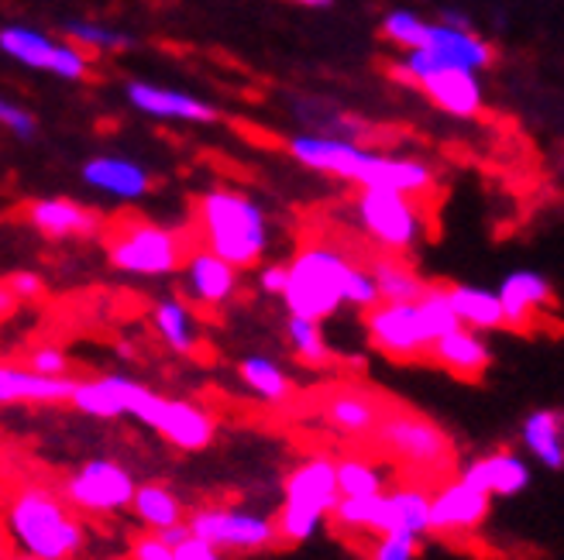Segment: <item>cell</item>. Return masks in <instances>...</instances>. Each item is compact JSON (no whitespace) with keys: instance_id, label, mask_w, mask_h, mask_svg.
Returning <instances> with one entry per match:
<instances>
[{"instance_id":"ffe728a7","label":"cell","mask_w":564,"mask_h":560,"mask_svg":"<svg viewBox=\"0 0 564 560\" xmlns=\"http://www.w3.org/2000/svg\"><path fill=\"white\" fill-rule=\"evenodd\" d=\"M165 443H173L183 454H200L217 437V419L207 406L189 403V399H173L169 396L165 416L155 430Z\"/></svg>"},{"instance_id":"d590c367","label":"cell","mask_w":564,"mask_h":560,"mask_svg":"<svg viewBox=\"0 0 564 560\" xmlns=\"http://www.w3.org/2000/svg\"><path fill=\"white\" fill-rule=\"evenodd\" d=\"M286 341H290L293 354L310 369H324L330 361V344L324 338V323L286 317Z\"/></svg>"},{"instance_id":"ab89813d","label":"cell","mask_w":564,"mask_h":560,"mask_svg":"<svg viewBox=\"0 0 564 560\" xmlns=\"http://www.w3.org/2000/svg\"><path fill=\"white\" fill-rule=\"evenodd\" d=\"M376 303H379V289H376L369 265H355L345 283V306H355V310L365 314V310H372Z\"/></svg>"},{"instance_id":"2e32d148","label":"cell","mask_w":564,"mask_h":560,"mask_svg":"<svg viewBox=\"0 0 564 560\" xmlns=\"http://www.w3.org/2000/svg\"><path fill=\"white\" fill-rule=\"evenodd\" d=\"M0 48H4L11 59L24 63V66L55 73L63 79H83L90 73V66H87V59H83L79 48L48 42L39 32H28V28H4V32H0Z\"/></svg>"},{"instance_id":"3957f363","label":"cell","mask_w":564,"mask_h":560,"mask_svg":"<svg viewBox=\"0 0 564 560\" xmlns=\"http://www.w3.org/2000/svg\"><path fill=\"white\" fill-rule=\"evenodd\" d=\"M196 228H200L204 248L210 255L224 259L238 272L262 265V259L269 255V217L248 193L224 186L207 189L196 200Z\"/></svg>"},{"instance_id":"b9f144b4","label":"cell","mask_w":564,"mask_h":560,"mask_svg":"<svg viewBox=\"0 0 564 560\" xmlns=\"http://www.w3.org/2000/svg\"><path fill=\"white\" fill-rule=\"evenodd\" d=\"M66 32L73 42H79L83 48H128L131 39L121 35V32H110V28H97V24H66Z\"/></svg>"},{"instance_id":"5b68a950","label":"cell","mask_w":564,"mask_h":560,"mask_svg":"<svg viewBox=\"0 0 564 560\" xmlns=\"http://www.w3.org/2000/svg\"><path fill=\"white\" fill-rule=\"evenodd\" d=\"M337 479H334V458L327 454H306L286 471L282 482V506L275 516L279 543L300 547L314 540L324 523L337 506Z\"/></svg>"},{"instance_id":"4fadbf2b","label":"cell","mask_w":564,"mask_h":560,"mask_svg":"<svg viewBox=\"0 0 564 560\" xmlns=\"http://www.w3.org/2000/svg\"><path fill=\"white\" fill-rule=\"evenodd\" d=\"M365 333L369 344L389 358V361H427L431 341L423 333L416 303H376L372 310H365Z\"/></svg>"},{"instance_id":"836d02e7","label":"cell","mask_w":564,"mask_h":560,"mask_svg":"<svg viewBox=\"0 0 564 560\" xmlns=\"http://www.w3.org/2000/svg\"><path fill=\"white\" fill-rule=\"evenodd\" d=\"M341 537H379L382 534V495L365 498H337L327 519Z\"/></svg>"},{"instance_id":"cb8c5ba5","label":"cell","mask_w":564,"mask_h":560,"mask_svg":"<svg viewBox=\"0 0 564 560\" xmlns=\"http://www.w3.org/2000/svg\"><path fill=\"white\" fill-rule=\"evenodd\" d=\"M128 100L141 110V114L162 118V121H189V124H214L217 121V107H210L207 100H196V97L180 94V90L152 87V83H131Z\"/></svg>"},{"instance_id":"7c38bea8","label":"cell","mask_w":564,"mask_h":560,"mask_svg":"<svg viewBox=\"0 0 564 560\" xmlns=\"http://www.w3.org/2000/svg\"><path fill=\"white\" fill-rule=\"evenodd\" d=\"M400 76L406 83H416L441 110H447V114H455V118H475L478 110H482V87H478L475 73L468 69L437 66L423 52H410Z\"/></svg>"},{"instance_id":"7bdbcfd3","label":"cell","mask_w":564,"mask_h":560,"mask_svg":"<svg viewBox=\"0 0 564 560\" xmlns=\"http://www.w3.org/2000/svg\"><path fill=\"white\" fill-rule=\"evenodd\" d=\"M4 286L11 289V296L18 299V306H21V303H35V299L45 296V278H42L39 272H32V268L11 272V275L4 278Z\"/></svg>"},{"instance_id":"5bb4252c","label":"cell","mask_w":564,"mask_h":560,"mask_svg":"<svg viewBox=\"0 0 564 560\" xmlns=\"http://www.w3.org/2000/svg\"><path fill=\"white\" fill-rule=\"evenodd\" d=\"M492 513V498L475 492L462 479L444 482L431 492V534L434 537H471Z\"/></svg>"},{"instance_id":"816d5d0a","label":"cell","mask_w":564,"mask_h":560,"mask_svg":"<svg viewBox=\"0 0 564 560\" xmlns=\"http://www.w3.org/2000/svg\"><path fill=\"white\" fill-rule=\"evenodd\" d=\"M8 560H32V557H24V553H18V557H8Z\"/></svg>"},{"instance_id":"52a82bcc","label":"cell","mask_w":564,"mask_h":560,"mask_svg":"<svg viewBox=\"0 0 564 560\" xmlns=\"http://www.w3.org/2000/svg\"><path fill=\"white\" fill-rule=\"evenodd\" d=\"M372 440L392 464H400L406 471L441 474L455 461V443H451L444 427H437L431 416L413 413V409L389 406L379 419Z\"/></svg>"},{"instance_id":"f546056e","label":"cell","mask_w":564,"mask_h":560,"mask_svg":"<svg viewBox=\"0 0 564 560\" xmlns=\"http://www.w3.org/2000/svg\"><path fill=\"white\" fill-rule=\"evenodd\" d=\"M238 378L248 396H256L265 406H286L293 399V378L269 354H245L238 361Z\"/></svg>"},{"instance_id":"484cf974","label":"cell","mask_w":564,"mask_h":560,"mask_svg":"<svg viewBox=\"0 0 564 560\" xmlns=\"http://www.w3.org/2000/svg\"><path fill=\"white\" fill-rule=\"evenodd\" d=\"M83 183L90 189L115 196V200H141L152 189L149 169H141L138 162L121 158V155H97L83 165Z\"/></svg>"},{"instance_id":"8fae6325","label":"cell","mask_w":564,"mask_h":560,"mask_svg":"<svg viewBox=\"0 0 564 560\" xmlns=\"http://www.w3.org/2000/svg\"><path fill=\"white\" fill-rule=\"evenodd\" d=\"M186 526L193 537L207 540L224 557H251L272 550L279 543L275 519L256 509H235V506H200L186 516Z\"/></svg>"},{"instance_id":"f35d334b","label":"cell","mask_w":564,"mask_h":560,"mask_svg":"<svg viewBox=\"0 0 564 560\" xmlns=\"http://www.w3.org/2000/svg\"><path fill=\"white\" fill-rule=\"evenodd\" d=\"M28 369L45 378H69L73 361L59 344H39V348H32V354H28Z\"/></svg>"},{"instance_id":"4316f807","label":"cell","mask_w":564,"mask_h":560,"mask_svg":"<svg viewBox=\"0 0 564 560\" xmlns=\"http://www.w3.org/2000/svg\"><path fill=\"white\" fill-rule=\"evenodd\" d=\"M382 534H431V488L423 485H397L382 492ZM379 534V537H382Z\"/></svg>"},{"instance_id":"83f0119b","label":"cell","mask_w":564,"mask_h":560,"mask_svg":"<svg viewBox=\"0 0 564 560\" xmlns=\"http://www.w3.org/2000/svg\"><path fill=\"white\" fill-rule=\"evenodd\" d=\"M420 52L427 55V59H434L437 66H458L468 73L492 63V48L486 42H478L475 35H468L465 28H434L431 24V42Z\"/></svg>"},{"instance_id":"d6986e66","label":"cell","mask_w":564,"mask_h":560,"mask_svg":"<svg viewBox=\"0 0 564 560\" xmlns=\"http://www.w3.org/2000/svg\"><path fill=\"white\" fill-rule=\"evenodd\" d=\"M389 406L376 396V392L369 388H337L327 396L321 416H324V424L334 430V433H341V437H351V440H365V437H372L376 427H379V419Z\"/></svg>"},{"instance_id":"bcb514c9","label":"cell","mask_w":564,"mask_h":560,"mask_svg":"<svg viewBox=\"0 0 564 560\" xmlns=\"http://www.w3.org/2000/svg\"><path fill=\"white\" fill-rule=\"evenodd\" d=\"M173 560H228L224 557L217 547H210L207 540H200V537H186L183 543H176L173 547Z\"/></svg>"},{"instance_id":"c3c4849f","label":"cell","mask_w":564,"mask_h":560,"mask_svg":"<svg viewBox=\"0 0 564 560\" xmlns=\"http://www.w3.org/2000/svg\"><path fill=\"white\" fill-rule=\"evenodd\" d=\"M18 314V299L11 296V289L0 283V320H11Z\"/></svg>"},{"instance_id":"f6af8a7d","label":"cell","mask_w":564,"mask_h":560,"mask_svg":"<svg viewBox=\"0 0 564 560\" xmlns=\"http://www.w3.org/2000/svg\"><path fill=\"white\" fill-rule=\"evenodd\" d=\"M128 560H173V547H165L159 534H141L131 540Z\"/></svg>"},{"instance_id":"e0dca14e","label":"cell","mask_w":564,"mask_h":560,"mask_svg":"<svg viewBox=\"0 0 564 560\" xmlns=\"http://www.w3.org/2000/svg\"><path fill=\"white\" fill-rule=\"evenodd\" d=\"M499 306L506 317V330L533 333L544 310H554V289L538 272H510L499 286Z\"/></svg>"},{"instance_id":"4dcf8cb0","label":"cell","mask_w":564,"mask_h":560,"mask_svg":"<svg viewBox=\"0 0 564 560\" xmlns=\"http://www.w3.org/2000/svg\"><path fill=\"white\" fill-rule=\"evenodd\" d=\"M523 447L551 471H564V416L554 409H538L523 419Z\"/></svg>"},{"instance_id":"d6a6232c","label":"cell","mask_w":564,"mask_h":560,"mask_svg":"<svg viewBox=\"0 0 564 560\" xmlns=\"http://www.w3.org/2000/svg\"><path fill=\"white\" fill-rule=\"evenodd\" d=\"M334 479L337 495L341 498H365V495H382L389 488L392 468L379 464L372 458H337L334 461Z\"/></svg>"},{"instance_id":"d4e9b609","label":"cell","mask_w":564,"mask_h":560,"mask_svg":"<svg viewBox=\"0 0 564 560\" xmlns=\"http://www.w3.org/2000/svg\"><path fill=\"white\" fill-rule=\"evenodd\" d=\"M149 320H152L155 338L173 354L189 358L200 348V320H196V310L180 293L159 296L149 310Z\"/></svg>"},{"instance_id":"ba28073f","label":"cell","mask_w":564,"mask_h":560,"mask_svg":"<svg viewBox=\"0 0 564 560\" xmlns=\"http://www.w3.org/2000/svg\"><path fill=\"white\" fill-rule=\"evenodd\" d=\"M69 406L90 419H121L131 416L138 419L145 430H159L169 396L155 392L152 385L138 382L131 375L121 372H107V375H94V378H76Z\"/></svg>"},{"instance_id":"44dd1931","label":"cell","mask_w":564,"mask_h":560,"mask_svg":"<svg viewBox=\"0 0 564 560\" xmlns=\"http://www.w3.org/2000/svg\"><path fill=\"white\" fill-rule=\"evenodd\" d=\"M69 378H45L28 365L14 361H0V406H59L69 403L73 392Z\"/></svg>"},{"instance_id":"f1b7e54d","label":"cell","mask_w":564,"mask_h":560,"mask_svg":"<svg viewBox=\"0 0 564 560\" xmlns=\"http://www.w3.org/2000/svg\"><path fill=\"white\" fill-rule=\"evenodd\" d=\"M131 513L141 526L149 529V534L173 529V526L186 523V516H189L186 502L162 482H138L134 498H131Z\"/></svg>"},{"instance_id":"603a6c76","label":"cell","mask_w":564,"mask_h":560,"mask_svg":"<svg viewBox=\"0 0 564 560\" xmlns=\"http://www.w3.org/2000/svg\"><path fill=\"white\" fill-rule=\"evenodd\" d=\"M458 479L471 485L475 492H482L489 498H513L530 485V468L520 454L513 451H496L486 458H475L462 468Z\"/></svg>"},{"instance_id":"681fc988","label":"cell","mask_w":564,"mask_h":560,"mask_svg":"<svg viewBox=\"0 0 564 560\" xmlns=\"http://www.w3.org/2000/svg\"><path fill=\"white\" fill-rule=\"evenodd\" d=\"M159 537H162V543H165V547H176V543H183V540L189 537V526H186V523H180V526H173V529H162Z\"/></svg>"},{"instance_id":"9a60e30c","label":"cell","mask_w":564,"mask_h":560,"mask_svg":"<svg viewBox=\"0 0 564 560\" xmlns=\"http://www.w3.org/2000/svg\"><path fill=\"white\" fill-rule=\"evenodd\" d=\"M180 272H183V299L189 306L193 303L204 306V310H220V306H228L241 286V272L224 259L210 255L207 248H193Z\"/></svg>"},{"instance_id":"74e56055","label":"cell","mask_w":564,"mask_h":560,"mask_svg":"<svg viewBox=\"0 0 564 560\" xmlns=\"http://www.w3.org/2000/svg\"><path fill=\"white\" fill-rule=\"evenodd\" d=\"M386 35L397 45L410 48V52H420V48H427V42H431V24H423L420 18H413L406 11H397V14L386 18Z\"/></svg>"},{"instance_id":"6da1fadb","label":"cell","mask_w":564,"mask_h":560,"mask_svg":"<svg viewBox=\"0 0 564 560\" xmlns=\"http://www.w3.org/2000/svg\"><path fill=\"white\" fill-rule=\"evenodd\" d=\"M290 155L306 169L355 183L358 189H389L400 196H423L434 189V173L416 158H392L369 152L345 138L296 134L290 142Z\"/></svg>"},{"instance_id":"e575fe53","label":"cell","mask_w":564,"mask_h":560,"mask_svg":"<svg viewBox=\"0 0 564 560\" xmlns=\"http://www.w3.org/2000/svg\"><path fill=\"white\" fill-rule=\"evenodd\" d=\"M372 278H376V289H379V303H416L423 296L431 283L423 278L400 259H376L369 265Z\"/></svg>"},{"instance_id":"8992f818","label":"cell","mask_w":564,"mask_h":560,"mask_svg":"<svg viewBox=\"0 0 564 560\" xmlns=\"http://www.w3.org/2000/svg\"><path fill=\"white\" fill-rule=\"evenodd\" d=\"M107 262L131 278H169L186 262V241L180 231L155 220H121L107 234Z\"/></svg>"},{"instance_id":"7dc6e473","label":"cell","mask_w":564,"mask_h":560,"mask_svg":"<svg viewBox=\"0 0 564 560\" xmlns=\"http://www.w3.org/2000/svg\"><path fill=\"white\" fill-rule=\"evenodd\" d=\"M256 286H259V293L279 299L282 289H286V265H282V262H265V265H259Z\"/></svg>"},{"instance_id":"30bf717a","label":"cell","mask_w":564,"mask_h":560,"mask_svg":"<svg viewBox=\"0 0 564 560\" xmlns=\"http://www.w3.org/2000/svg\"><path fill=\"white\" fill-rule=\"evenodd\" d=\"M138 479L115 458H90L73 468L63 482V498L83 516H118L131 509Z\"/></svg>"},{"instance_id":"7a4b0ae2","label":"cell","mask_w":564,"mask_h":560,"mask_svg":"<svg viewBox=\"0 0 564 560\" xmlns=\"http://www.w3.org/2000/svg\"><path fill=\"white\" fill-rule=\"evenodd\" d=\"M4 526L18 553L32 560H76L87 550V526L59 492L45 485L18 488L8 502Z\"/></svg>"},{"instance_id":"277c9868","label":"cell","mask_w":564,"mask_h":560,"mask_svg":"<svg viewBox=\"0 0 564 560\" xmlns=\"http://www.w3.org/2000/svg\"><path fill=\"white\" fill-rule=\"evenodd\" d=\"M355 262L330 241H310L286 262L282 306L290 317L324 323L345 306V283Z\"/></svg>"},{"instance_id":"7402d4cb","label":"cell","mask_w":564,"mask_h":560,"mask_svg":"<svg viewBox=\"0 0 564 560\" xmlns=\"http://www.w3.org/2000/svg\"><path fill=\"white\" fill-rule=\"evenodd\" d=\"M427 361H434L437 369L451 372L455 378L478 382L492 365V351L482 341V333H475L468 327H455L451 333H444V338H437L431 344Z\"/></svg>"},{"instance_id":"60d3db41","label":"cell","mask_w":564,"mask_h":560,"mask_svg":"<svg viewBox=\"0 0 564 560\" xmlns=\"http://www.w3.org/2000/svg\"><path fill=\"white\" fill-rule=\"evenodd\" d=\"M420 537L410 534H382L369 547V560H416Z\"/></svg>"},{"instance_id":"ac0fdd59","label":"cell","mask_w":564,"mask_h":560,"mask_svg":"<svg viewBox=\"0 0 564 560\" xmlns=\"http://www.w3.org/2000/svg\"><path fill=\"white\" fill-rule=\"evenodd\" d=\"M28 223L48 241H87L100 234V213L83 207L69 196H45V200H32L24 210Z\"/></svg>"},{"instance_id":"f907efd6","label":"cell","mask_w":564,"mask_h":560,"mask_svg":"<svg viewBox=\"0 0 564 560\" xmlns=\"http://www.w3.org/2000/svg\"><path fill=\"white\" fill-rule=\"evenodd\" d=\"M296 4H306V8H327L330 0H296Z\"/></svg>"},{"instance_id":"1f68e13d","label":"cell","mask_w":564,"mask_h":560,"mask_svg":"<svg viewBox=\"0 0 564 560\" xmlns=\"http://www.w3.org/2000/svg\"><path fill=\"white\" fill-rule=\"evenodd\" d=\"M447 299H451V310H455L462 327H468L475 333L506 330V317H502V306H499L496 293L478 289V286H447Z\"/></svg>"},{"instance_id":"ee69618b","label":"cell","mask_w":564,"mask_h":560,"mask_svg":"<svg viewBox=\"0 0 564 560\" xmlns=\"http://www.w3.org/2000/svg\"><path fill=\"white\" fill-rule=\"evenodd\" d=\"M0 128H8L11 134H18V138H32L35 131H39V121L28 114L24 107H18V103H11V100H4L0 97Z\"/></svg>"},{"instance_id":"9c48e42d","label":"cell","mask_w":564,"mask_h":560,"mask_svg":"<svg viewBox=\"0 0 564 560\" xmlns=\"http://www.w3.org/2000/svg\"><path fill=\"white\" fill-rule=\"evenodd\" d=\"M355 220L361 234L372 244H379L389 259L410 255L423 241V213L410 196L389 193V189H361L355 196Z\"/></svg>"},{"instance_id":"8d00e7d4","label":"cell","mask_w":564,"mask_h":560,"mask_svg":"<svg viewBox=\"0 0 564 560\" xmlns=\"http://www.w3.org/2000/svg\"><path fill=\"white\" fill-rule=\"evenodd\" d=\"M416 314H420V323H423V333H427V341L434 344L444 333H451L458 323L455 310H451V299H447V286H427L423 296L416 299Z\"/></svg>"}]
</instances>
